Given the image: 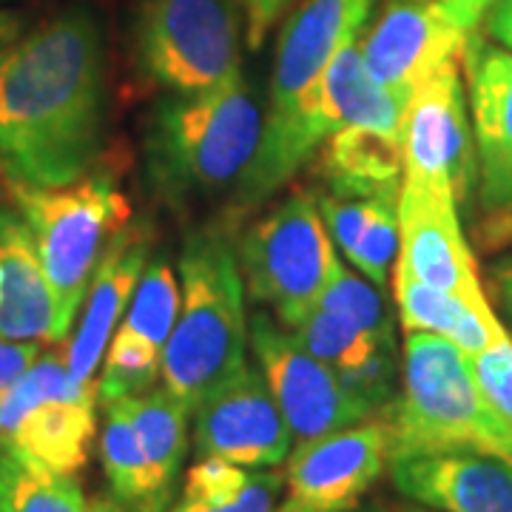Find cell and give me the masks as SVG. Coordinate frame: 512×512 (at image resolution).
<instances>
[{"mask_svg":"<svg viewBox=\"0 0 512 512\" xmlns=\"http://www.w3.org/2000/svg\"><path fill=\"white\" fill-rule=\"evenodd\" d=\"M37 356H40V342H15L0 336V399L35 365Z\"/></svg>","mask_w":512,"mask_h":512,"instance_id":"obj_35","label":"cell"},{"mask_svg":"<svg viewBox=\"0 0 512 512\" xmlns=\"http://www.w3.org/2000/svg\"><path fill=\"white\" fill-rule=\"evenodd\" d=\"M0 336L15 342H55V296L20 211L0 205Z\"/></svg>","mask_w":512,"mask_h":512,"instance_id":"obj_21","label":"cell"},{"mask_svg":"<svg viewBox=\"0 0 512 512\" xmlns=\"http://www.w3.org/2000/svg\"><path fill=\"white\" fill-rule=\"evenodd\" d=\"M490 239H507L512 237V202L507 205V208H501V211H495V220L493 225H490V234H487Z\"/></svg>","mask_w":512,"mask_h":512,"instance_id":"obj_40","label":"cell"},{"mask_svg":"<svg viewBox=\"0 0 512 512\" xmlns=\"http://www.w3.org/2000/svg\"><path fill=\"white\" fill-rule=\"evenodd\" d=\"M0 498L3 512H120L114 501L86 498L74 476L57 473L9 447L0 453Z\"/></svg>","mask_w":512,"mask_h":512,"instance_id":"obj_25","label":"cell"},{"mask_svg":"<svg viewBox=\"0 0 512 512\" xmlns=\"http://www.w3.org/2000/svg\"><path fill=\"white\" fill-rule=\"evenodd\" d=\"M396 265L430 288L456 293L476 308H490L478 282L473 251L458 225V200L453 194L402 180Z\"/></svg>","mask_w":512,"mask_h":512,"instance_id":"obj_16","label":"cell"},{"mask_svg":"<svg viewBox=\"0 0 512 512\" xmlns=\"http://www.w3.org/2000/svg\"><path fill=\"white\" fill-rule=\"evenodd\" d=\"M410 512H433V510H427V507H424V510H410Z\"/></svg>","mask_w":512,"mask_h":512,"instance_id":"obj_42","label":"cell"},{"mask_svg":"<svg viewBox=\"0 0 512 512\" xmlns=\"http://www.w3.org/2000/svg\"><path fill=\"white\" fill-rule=\"evenodd\" d=\"M379 291L382 288H376L367 276L353 274L339 259L333 274H330L328 288L322 291L316 305L345 316L348 322L379 336L384 342H393V325H390V316L384 311V299Z\"/></svg>","mask_w":512,"mask_h":512,"instance_id":"obj_28","label":"cell"},{"mask_svg":"<svg viewBox=\"0 0 512 512\" xmlns=\"http://www.w3.org/2000/svg\"><path fill=\"white\" fill-rule=\"evenodd\" d=\"M103 473L120 512H165L171 495H165L151 473L143 444L137 439L126 399L106 404V427L100 436Z\"/></svg>","mask_w":512,"mask_h":512,"instance_id":"obj_24","label":"cell"},{"mask_svg":"<svg viewBox=\"0 0 512 512\" xmlns=\"http://www.w3.org/2000/svg\"><path fill=\"white\" fill-rule=\"evenodd\" d=\"M390 461L382 419L296 444L285 458V498L274 512H353Z\"/></svg>","mask_w":512,"mask_h":512,"instance_id":"obj_11","label":"cell"},{"mask_svg":"<svg viewBox=\"0 0 512 512\" xmlns=\"http://www.w3.org/2000/svg\"><path fill=\"white\" fill-rule=\"evenodd\" d=\"M251 478L254 470L225 458H197V464L185 473L183 498L202 504H231L248 490Z\"/></svg>","mask_w":512,"mask_h":512,"instance_id":"obj_30","label":"cell"},{"mask_svg":"<svg viewBox=\"0 0 512 512\" xmlns=\"http://www.w3.org/2000/svg\"><path fill=\"white\" fill-rule=\"evenodd\" d=\"M97 382L74 379L66 356L40 353L37 362L0 399V444L77 476L97 433Z\"/></svg>","mask_w":512,"mask_h":512,"instance_id":"obj_9","label":"cell"},{"mask_svg":"<svg viewBox=\"0 0 512 512\" xmlns=\"http://www.w3.org/2000/svg\"><path fill=\"white\" fill-rule=\"evenodd\" d=\"M262 111L242 69L200 92H168L151 111L148 180L185 208L237 188L262 140Z\"/></svg>","mask_w":512,"mask_h":512,"instance_id":"obj_2","label":"cell"},{"mask_svg":"<svg viewBox=\"0 0 512 512\" xmlns=\"http://www.w3.org/2000/svg\"><path fill=\"white\" fill-rule=\"evenodd\" d=\"M379 416L390 461L456 450L512 461V424L481 393L470 356L439 333H407L402 393Z\"/></svg>","mask_w":512,"mask_h":512,"instance_id":"obj_3","label":"cell"},{"mask_svg":"<svg viewBox=\"0 0 512 512\" xmlns=\"http://www.w3.org/2000/svg\"><path fill=\"white\" fill-rule=\"evenodd\" d=\"M285 487V476L274 470H254V478L248 490L239 495L231 504H202V501H188L180 498V504L171 512H274L276 495Z\"/></svg>","mask_w":512,"mask_h":512,"instance_id":"obj_33","label":"cell"},{"mask_svg":"<svg viewBox=\"0 0 512 512\" xmlns=\"http://www.w3.org/2000/svg\"><path fill=\"white\" fill-rule=\"evenodd\" d=\"M103 37L72 6L20 37L0 69V174L12 188L77 183L103 146Z\"/></svg>","mask_w":512,"mask_h":512,"instance_id":"obj_1","label":"cell"},{"mask_svg":"<svg viewBox=\"0 0 512 512\" xmlns=\"http://www.w3.org/2000/svg\"><path fill=\"white\" fill-rule=\"evenodd\" d=\"M439 3L464 29L476 32L478 26L484 23V18H487V12L493 9L498 0H439Z\"/></svg>","mask_w":512,"mask_h":512,"instance_id":"obj_36","label":"cell"},{"mask_svg":"<svg viewBox=\"0 0 512 512\" xmlns=\"http://www.w3.org/2000/svg\"><path fill=\"white\" fill-rule=\"evenodd\" d=\"M464 66L453 60L410 92L404 111V183L461 200L470 185V126L464 106Z\"/></svg>","mask_w":512,"mask_h":512,"instance_id":"obj_14","label":"cell"},{"mask_svg":"<svg viewBox=\"0 0 512 512\" xmlns=\"http://www.w3.org/2000/svg\"><path fill=\"white\" fill-rule=\"evenodd\" d=\"M379 0H302L276 43L268 114L288 111L325 72L330 57L362 37Z\"/></svg>","mask_w":512,"mask_h":512,"instance_id":"obj_17","label":"cell"},{"mask_svg":"<svg viewBox=\"0 0 512 512\" xmlns=\"http://www.w3.org/2000/svg\"><path fill=\"white\" fill-rule=\"evenodd\" d=\"M245 288L271 305L285 328L319 302L339 262L316 197L293 191L268 217L245 228L237 245Z\"/></svg>","mask_w":512,"mask_h":512,"instance_id":"obj_7","label":"cell"},{"mask_svg":"<svg viewBox=\"0 0 512 512\" xmlns=\"http://www.w3.org/2000/svg\"><path fill=\"white\" fill-rule=\"evenodd\" d=\"M191 416L197 458H225L248 470H268L291 456V427L259 367L237 370Z\"/></svg>","mask_w":512,"mask_h":512,"instance_id":"obj_12","label":"cell"},{"mask_svg":"<svg viewBox=\"0 0 512 512\" xmlns=\"http://www.w3.org/2000/svg\"><path fill=\"white\" fill-rule=\"evenodd\" d=\"M248 333L259 370L296 444L322 439L376 416L373 407L345 387L336 367L316 359L291 330L274 325L265 313H256Z\"/></svg>","mask_w":512,"mask_h":512,"instance_id":"obj_10","label":"cell"},{"mask_svg":"<svg viewBox=\"0 0 512 512\" xmlns=\"http://www.w3.org/2000/svg\"><path fill=\"white\" fill-rule=\"evenodd\" d=\"M373 512H376V510H373Z\"/></svg>","mask_w":512,"mask_h":512,"instance_id":"obj_43","label":"cell"},{"mask_svg":"<svg viewBox=\"0 0 512 512\" xmlns=\"http://www.w3.org/2000/svg\"><path fill=\"white\" fill-rule=\"evenodd\" d=\"M128 413L134 421L137 439L143 444L151 473L165 495H174V481L188 444V419L191 410L165 387L146 390L140 396H126Z\"/></svg>","mask_w":512,"mask_h":512,"instance_id":"obj_26","label":"cell"},{"mask_svg":"<svg viewBox=\"0 0 512 512\" xmlns=\"http://www.w3.org/2000/svg\"><path fill=\"white\" fill-rule=\"evenodd\" d=\"M20 37H23V15L12 12V9H0V69L15 52Z\"/></svg>","mask_w":512,"mask_h":512,"instance_id":"obj_38","label":"cell"},{"mask_svg":"<svg viewBox=\"0 0 512 512\" xmlns=\"http://www.w3.org/2000/svg\"><path fill=\"white\" fill-rule=\"evenodd\" d=\"M0 453H3V444H0ZM0 512H3V498H0Z\"/></svg>","mask_w":512,"mask_h":512,"instance_id":"obj_41","label":"cell"},{"mask_svg":"<svg viewBox=\"0 0 512 512\" xmlns=\"http://www.w3.org/2000/svg\"><path fill=\"white\" fill-rule=\"evenodd\" d=\"M473 35L439 0H384L359 40V52L379 86L410 97L441 66L464 60Z\"/></svg>","mask_w":512,"mask_h":512,"instance_id":"obj_13","label":"cell"},{"mask_svg":"<svg viewBox=\"0 0 512 512\" xmlns=\"http://www.w3.org/2000/svg\"><path fill=\"white\" fill-rule=\"evenodd\" d=\"M339 379L345 382L350 393L356 399H362L367 407L382 410L384 404L393 399V379H396V359H393V345H382L376 348L370 356H365L359 365L336 370Z\"/></svg>","mask_w":512,"mask_h":512,"instance_id":"obj_31","label":"cell"},{"mask_svg":"<svg viewBox=\"0 0 512 512\" xmlns=\"http://www.w3.org/2000/svg\"><path fill=\"white\" fill-rule=\"evenodd\" d=\"M148 265V231L143 225H131L114 237L106 256L100 259L92 276V285L83 299V319L66 345V365L74 379L94 382L100 362L109 350L111 336L126 316L128 302L140 285V276Z\"/></svg>","mask_w":512,"mask_h":512,"instance_id":"obj_20","label":"cell"},{"mask_svg":"<svg viewBox=\"0 0 512 512\" xmlns=\"http://www.w3.org/2000/svg\"><path fill=\"white\" fill-rule=\"evenodd\" d=\"M245 20V43L251 52H259L265 37L271 35L282 15L293 6V0H237Z\"/></svg>","mask_w":512,"mask_h":512,"instance_id":"obj_34","label":"cell"},{"mask_svg":"<svg viewBox=\"0 0 512 512\" xmlns=\"http://www.w3.org/2000/svg\"><path fill=\"white\" fill-rule=\"evenodd\" d=\"M402 126L376 120H350L333 131L319 157V177L328 194L373 200H399L404 177Z\"/></svg>","mask_w":512,"mask_h":512,"instance_id":"obj_22","label":"cell"},{"mask_svg":"<svg viewBox=\"0 0 512 512\" xmlns=\"http://www.w3.org/2000/svg\"><path fill=\"white\" fill-rule=\"evenodd\" d=\"M484 29L498 46L512 49V0H498L484 18Z\"/></svg>","mask_w":512,"mask_h":512,"instance_id":"obj_37","label":"cell"},{"mask_svg":"<svg viewBox=\"0 0 512 512\" xmlns=\"http://www.w3.org/2000/svg\"><path fill=\"white\" fill-rule=\"evenodd\" d=\"M180 313V285L163 256L148 259L126 316L111 336L103 376L97 379L100 404L140 396L163 373V353Z\"/></svg>","mask_w":512,"mask_h":512,"instance_id":"obj_15","label":"cell"},{"mask_svg":"<svg viewBox=\"0 0 512 512\" xmlns=\"http://www.w3.org/2000/svg\"><path fill=\"white\" fill-rule=\"evenodd\" d=\"M393 484L433 512H512V461L473 450L390 461Z\"/></svg>","mask_w":512,"mask_h":512,"instance_id":"obj_19","label":"cell"},{"mask_svg":"<svg viewBox=\"0 0 512 512\" xmlns=\"http://www.w3.org/2000/svg\"><path fill=\"white\" fill-rule=\"evenodd\" d=\"M493 288L498 293V302L507 313V319L512 322V256L501 259L498 265H493Z\"/></svg>","mask_w":512,"mask_h":512,"instance_id":"obj_39","label":"cell"},{"mask_svg":"<svg viewBox=\"0 0 512 512\" xmlns=\"http://www.w3.org/2000/svg\"><path fill=\"white\" fill-rule=\"evenodd\" d=\"M134 60L165 92H200L242 69L237 0H143Z\"/></svg>","mask_w":512,"mask_h":512,"instance_id":"obj_8","label":"cell"},{"mask_svg":"<svg viewBox=\"0 0 512 512\" xmlns=\"http://www.w3.org/2000/svg\"><path fill=\"white\" fill-rule=\"evenodd\" d=\"M393 256H399V200H379L348 259L376 288H384Z\"/></svg>","mask_w":512,"mask_h":512,"instance_id":"obj_29","label":"cell"},{"mask_svg":"<svg viewBox=\"0 0 512 512\" xmlns=\"http://www.w3.org/2000/svg\"><path fill=\"white\" fill-rule=\"evenodd\" d=\"M248 336L237 251L222 228H200L180 256V313L163 353V387L194 413L248 365Z\"/></svg>","mask_w":512,"mask_h":512,"instance_id":"obj_4","label":"cell"},{"mask_svg":"<svg viewBox=\"0 0 512 512\" xmlns=\"http://www.w3.org/2000/svg\"><path fill=\"white\" fill-rule=\"evenodd\" d=\"M407 100L410 97L384 89L367 74L359 40L342 46L291 109L265 117L254 160L234 188V214H248L271 200V194L291 183L293 174L345 123L359 117L402 120Z\"/></svg>","mask_w":512,"mask_h":512,"instance_id":"obj_5","label":"cell"},{"mask_svg":"<svg viewBox=\"0 0 512 512\" xmlns=\"http://www.w3.org/2000/svg\"><path fill=\"white\" fill-rule=\"evenodd\" d=\"M32 228L55 296V342H66L92 276L114 237L131 222L126 194L109 177H80L57 188H12Z\"/></svg>","mask_w":512,"mask_h":512,"instance_id":"obj_6","label":"cell"},{"mask_svg":"<svg viewBox=\"0 0 512 512\" xmlns=\"http://www.w3.org/2000/svg\"><path fill=\"white\" fill-rule=\"evenodd\" d=\"M288 330L311 350L316 359H322L325 365L336 367V370L359 365L376 348L393 345V342H384L379 336L367 333L359 325L348 322L345 316L328 311L322 305H313L311 311L305 313L299 322H293Z\"/></svg>","mask_w":512,"mask_h":512,"instance_id":"obj_27","label":"cell"},{"mask_svg":"<svg viewBox=\"0 0 512 512\" xmlns=\"http://www.w3.org/2000/svg\"><path fill=\"white\" fill-rule=\"evenodd\" d=\"M470 367L487 402L512 424V336H501L495 345L470 356Z\"/></svg>","mask_w":512,"mask_h":512,"instance_id":"obj_32","label":"cell"},{"mask_svg":"<svg viewBox=\"0 0 512 512\" xmlns=\"http://www.w3.org/2000/svg\"><path fill=\"white\" fill-rule=\"evenodd\" d=\"M393 293L407 333H439L467 356L481 353L507 336L493 308H476L456 293L430 288L402 265L393 271Z\"/></svg>","mask_w":512,"mask_h":512,"instance_id":"obj_23","label":"cell"},{"mask_svg":"<svg viewBox=\"0 0 512 512\" xmlns=\"http://www.w3.org/2000/svg\"><path fill=\"white\" fill-rule=\"evenodd\" d=\"M464 74L473 109L481 202L501 211L512 202V49L470 37Z\"/></svg>","mask_w":512,"mask_h":512,"instance_id":"obj_18","label":"cell"}]
</instances>
